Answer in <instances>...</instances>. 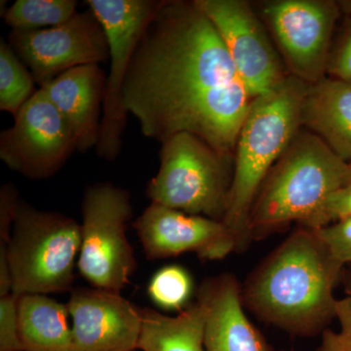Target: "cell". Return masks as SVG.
I'll list each match as a JSON object with an SVG mask.
<instances>
[{
    "mask_svg": "<svg viewBox=\"0 0 351 351\" xmlns=\"http://www.w3.org/2000/svg\"><path fill=\"white\" fill-rule=\"evenodd\" d=\"M254 98L195 0H161L138 41L122 103L145 137L193 134L233 157Z\"/></svg>",
    "mask_w": 351,
    "mask_h": 351,
    "instance_id": "obj_1",
    "label": "cell"
},
{
    "mask_svg": "<svg viewBox=\"0 0 351 351\" xmlns=\"http://www.w3.org/2000/svg\"><path fill=\"white\" fill-rule=\"evenodd\" d=\"M345 267L316 230L300 226L241 284L242 302L258 320L292 336L322 335L336 319L335 289Z\"/></svg>",
    "mask_w": 351,
    "mask_h": 351,
    "instance_id": "obj_2",
    "label": "cell"
},
{
    "mask_svg": "<svg viewBox=\"0 0 351 351\" xmlns=\"http://www.w3.org/2000/svg\"><path fill=\"white\" fill-rule=\"evenodd\" d=\"M348 179V163L302 128L272 166L254 201L249 219L252 241L291 223L316 230L325 201Z\"/></svg>",
    "mask_w": 351,
    "mask_h": 351,
    "instance_id": "obj_3",
    "label": "cell"
},
{
    "mask_svg": "<svg viewBox=\"0 0 351 351\" xmlns=\"http://www.w3.org/2000/svg\"><path fill=\"white\" fill-rule=\"evenodd\" d=\"M307 85L289 75L269 94L254 99L240 128L223 219L237 242V253H243L253 242L249 219L263 181L302 129L301 107Z\"/></svg>",
    "mask_w": 351,
    "mask_h": 351,
    "instance_id": "obj_4",
    "label": "cell"
},
{
    "mask_svg": "<svg viewBox=\"0 0 351 351\" xmlns=\"http://www.w3.org/2000/svg\"><path fill=\"white\" fill-rule=\"evenodd\" d=\"M80 246L82 230L75 219L40 211L20 200L7 244L14 294L47 295L73 291Z\"/></svg>",
    "mask_w": 351,
    "mask_h": 351,
    "instance_id": "obj_5",
    "label": "cell"
},
{
    "mask_svg": "<svg viewBox=\"0 0 351 351\" xmlns=\"http://www.w3.org/2000/svg\"><path fill=\"white\" fill-rule=\"evenodd\" d=\"M233 178V157L223 156L193 134L161 144L159 169L147 184L152 202L223 221Z\"/></svg>",
    "mask_w": 351,
    "mask_h": 351,
    "instance_id": "obj_6",
    "label": "cell"
},
{
    "mask_svg": "<svg viewBox=\"0 0 351 351\" xmlns=\"http://www.w3.org/2000/svg\"><path fill=\"white\" fill-rule=\"evenodd\" d=\"M82 214L80 274L93 288L120 293L137 267L126 235L133 216L130 193L110 182L91 184L83 193Z\"/></svg>",
    "mask_w": 351,
    "mask_h": 351,
    "instance_id": "obj_7",
    "label": "cell"
},
{
    "mask_svg": "<svg viewBox=\"0 0 351 351\" xmlns=\"http://www.w3.org/2000/svg\"><path fill=\"white\" fill-rule=\"evenodd\" d=\"M257 13L269 32L289 75L306 84L327 76L338 21L335 0H267Z\"/></svg>",
    "mask_w": 351,
    "mask_h": 351,
    "instance_id": "obj_8",
    "label": "cell"
},
{
    "mask_svg": "<svg viewBox=\"0 0 351 351\" xmlns=\"http://www.w3.org/2000/svg\"><path fill=\"white\" fill-rule=\"evenodd\" d=\"M100 21L110 46V69L107 75L100 140L97 156L114 161L121 152L128 113L122 103V88L138 41L161 0H87Z\"/></svg>",
    "mask_w": 351,
    "mask_h": 351,
    "instance_id": "obj_9",
    "label": "cell"
},
{
    "mask_svg": "<svg viewBox=\"0 0 351 351\" xmlns=\"http://www.w3.org/2000/svg\"><path fill=\"white\" fill-rule=\"evenodd\" d=\"M225 44L254 99L269 94L289 73L254 4L245 0H195Z\"/></svg>",
    "mask_w": 351,
    "mask_h": 351,
    "instance_id": "obj_10",
    "label": "cell"
},
{
    "mask_svg": "<svg viewBox=\"0 0 351 351\" xmlns=\"http://www.w3.org/2000/svg\"><path fill=\"white\" fill-rule=\"evenodd\" d=\"M8 43L39 88L69 69L110 61L107 34L90 8L56 27L11 29Z\"/></svg>",
    "mask_w": 351,
    "mask_h": 351,
    "instance_id": "obj_11",
    "label": "cell"
},
{
    "mask_svg": "<svg viewBox=\"0 0 351 351\" xmlns=\"http://www.w3.org/2000/svg\"><path fill=\"white\" fill-rule=\"evenodd\" d=\"M75 152L71 130L41 88L0 133V159L27 179L53 177Z\"/></svg>",
    "mask_w": 351,
    "mask_h": 351,
    "instance_id": "obj_12",
    "label": "cell"
},
{
    "mask_svg": "<svg viewBox=\"0 0 351 351\" xmlns=\"http://www.w3.org/2000/svg\"><path fill=\"white\" fill-rule=\"evenodd\" d=\"M133 228L149 260L195 253L202 261H218L237 252L234 237L223 221L157 203H151Z\"/></svg>",
    "mask_w": 351,
    "mask_h": 351,
    "instance_id": "obj_13",
    "label": "cell"
},
{
    "mask_svg": "<svg viewBox=\"0 0 351 351\" xmlns=\"http://www.w3.org/2000/svg\"><path fill=\"white\" fill-rule=\"evenodd\" d=\"M71 351H135L142 332V314L120 293L97 288L71 291Z\"/></svg>",
    "mask_w": 351,
    "mask_h": 351,
    "instance_id": "obj_14",
    "label": "cell"
},
{
    "mask_svg": "<svg viewBox=\"0 0 351 351\" xmlns=\"http://www.w3.org/2000/svg\"><path fill=\"white\" fill-rule=\"evenodd\" d=\"M197 301L205 309V351H276L247 317L241 284L233 274L205 279Z\"/></svg>",
    "mask_w": 351,
    "mask_h": 351,
    "instance_id": "obj_15",
    "label": "cell"
},
{
    "mask_svg": "<svg viewBox=\"0 0 351 351\" xmlns=\"http://www.w3.org/2000/svg\"><path fill=\"white\" fill-rule=\"evenodd\" d=\"M107 75L99 64L69 69L41 87L63 117L76 152L96 149L100 140Z\"/></svg>",
    "mask_w": 351,
    "mask_h": 351,
    "instance_id": "obj_16",
    "label": "cell"
},
{
    "mask_svg": "<svg viewBox=\"0 0 351 351\" xmlns=\"http://www.w3.org/2000/svg\"><path fill=\"white\" fill-rule=\"evenodd\" d=\"M301 125L320 138L339 158L351 162V82L326 76L307 85Z\"/></svg>",
    "mask_w": 351,
    "mask_h": 351,
    "instance_id": "obj_17",
    "label": "cell"
},
{
    "mask_svg": "<svg viewBox=\"0 0 351 351\" xmlns=\"http://www.w3.org/2000/svg\"><path fill=\"white\" fill-rule=\"evenodd\" d=\"M66 304L46 295L19 299L20 339L23 351H71V326Z\"/></svg>",
    "mask_w": 351,
    "mask_h": 351,
    "instance_id": "obj_18",
    "label": "cell"
},
{
    "mask_svg": "<svg viewBox=\"0 0 351 351\" xmlns=\"http://www.w3.org/2000/svg\"><path fill=\"white\" fill-rule=\"evenodd\" d=\"M142 351H205V309L199 302L189 304L174 317L151 308H141Z\"/></svg>",
    "mask_w": 351,
    "mask_h": 351,
    "instance_id": "obj_19",
    "label": "cell"
},
{
    "mask_svg": "<svg viewBox=\"0 0 351 351\" xmlns=\"http://www.w3.org/2000/svg\"><path fill=\"white\" fill-rule=\"evenodd\" d=\"M75 0H17L2 14L11 29H38L64 24L77 13Z\"/></svg>",
    "mask_w": 351,
    "mask_h": 351,
    "instance_id": "obj_20",
    "label": "cell"
},
{
    "mask_svg": "<svg viewBox=\"0 0 351 351\" xmlns=\"http://www.w3.org/2000/svg\"><path fill=\"white\" fill-rule=\"evenodd\" d=\"M34 76L8 41L0 39V110L17 114L36 93Z\"/></svg>",
    "mask_w": 351,
    "mask_h": 351,
    "instance_id": "obj_21",
    "label": "cell"
},
{
    "mask_svg": "<svg viewBox=\"0 0 351 351\" xmlns=\"http://www.w3.org/2000/svg\"><path fill=\"white\" fill-rule=\"evenodd\" d=\"M193 281L188 270L180 265H167L149 281L147 292L157 306L167 311H184L193 294Z\"/></svg>",
    "mask_w": 351,
    "mask_h": 351,
    "instance_id": "obj_22",
    "label": "cell"
},
{
    "mask_svg": "<svg viewBox=\"0 0 351 351\" xmlns=\"http://www.w3.org/2000/svg\"><path fill=\"white\" fill-rule=\"evenodd\" d=\"M334 41L328 62L327 76L351 82V17H346Z\"/></svg>",
    "mask_w": 351,
    "mask_h": 351,
    "instance_id": "obj_23",
    "label": "cell"
},
{
    "mask_svg": "<svg viewBox=\"0 0 351 351\" xmlns=\"http://www.w3.org/2000/svg\"><path fill=\"white\" fill-rule=\"evenodd\" d=\"M19 295L0 298V351H23L19 328Z\"/></svg>",
    "mask_w": 351,
    "mask_h": 351,
    "instance_id": "obj_24",
    "label": "cell"
},
{
    "mask_svg": "<svg viewBox=\"0 0 351 351\" xmlns=\"http://www.w3.org/2000/svg\"><path fill=\"white\" fill-rule=\"evenodd\" d=\"M336 319L339 330H325L317 351H351V295L337 302Z\"/></svg>",
    "mask_w": 351,
    "mask_h": 351,
    "instance_id": "obj_25",
    "label": "cell"
},
{
    "mask_svg": "<svg viewBox=\"0 0 351 351\" xmlns=\"http://www.w3.org/2000/svg\"><path fill=\"white\" fill-rule=\"evenodd\" d=\"M316 232L327 245L332 257L345 267L351 265V219L331 223L316 230Z\"/></svg>",
    "mask_w": 351,
    "mask_h": 351,
    "instance_id": "obj_26",
    "label": "cell"
},
{
    "mask_svg": "<svg viewBox=\"0 0 351 351\" xmlns=\"http://www.w3.org/2000/svg\"><path fill=\"white\" fill-rule=\"evenodd\" d=\"M348 219H351V182L336 189L325 201L316 230Z\"/></svg>",
    "mask_w": 351,
    "mask_h": 351,
    "instance_id": "obj_27",
    "label": "cell"
},
{
    "mask_svg": "<svg viewBox=\"0 0 351 351\" xmlns=\"http://www.w3.org/2000/svg\"><path fill=\"white\" fill-rule=\"evenodd\" d=\"M19 191L13 182H7L0 189V242L8 244L17 217Z\"/></svg>",
    "mask_w": 351,
    "mask_h": 351,
    "instance_id": "obj_28",
    "label": "cell"
},
{
    "mask_svg": "<svg viewBox=\"0 0 351 351\" xmlns=\"http://www.w3.org/2000/svg\"><path fill=\"white\" fill-rule=\"evenodd\" d=\"M13 284L9 267L7 244L0 242V298L12 294Z\"/></svg>",
    "mask_w": 351,
    "mask_h": 351,
    "instance_id": "obj_29",
    "label": "cell"
},
{
    "mask_svg": "<svg viewBox=\"0 0 351 351\" xmlns=\"http://www.w3.org/2000/svg\"><path fill=\"white\" fill-rule=\"evenodd\" d=\"M341 282L345 285L348 295H351V265H348V267H345L343 274V280H341Z\"/></svg>",
    "mask_w": 351,
    "mask_h": 351,
    "instance_id": "obj_30",
    "label": "cell"
},
{
    "mask_svg": "<svg viewBox=\"0 0 351 351\" xmlns=\"http://www.w3.org/2000/svg\"><path fill=\"white\" fill-rule=\"evenodd\" d=\"M338 4L341 15L351 17V0H339Z\"/></svg>",
    "mask_w": 351,
    "mask_h": 351,
    "instance_id": "obj_31",
    "label": "cell"
},
{
    "mask_svg": "<svg viewBox=\"0 0 351 351\" xmlns=\"http://www.w3.org/2000/svg\"><path fill=\"white\" fill-rule=\"evenodd\" d=\"M348 182H351V162L348 163Z\"/></svg>",
    "mask_w": 351,
    "mask_h": 351,
    "instance_id": "obj_32",
    "label": "cell"
},
{
    "mask_svg": "<svg viewBox=\"0 0 351 351\" xmlns=\"http://www.w3.org/2000/svg\"><path fill=\"white\" fill-rule=\"evenodd\" d=\"M291 351H294V350H291Z\"/></svg>",
    "mask_w": 351,
    "mask_h": 351,
    "instance_id": "obj_33",
    "label": "cell"
}]
</instances>
